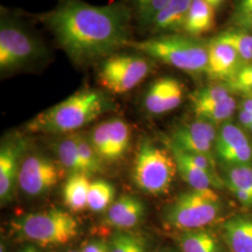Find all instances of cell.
<instances>
[{"label": "cell", "instance_id": "cell-38", "mask_svg": "<svg viewBox=\"0 0 252 252\" xmlns=\"http://www.w3.org/2000/svg\"><path fill=\"white\" fill-rule=\"evenodd\" d=\"M81 252H81H79V251H68V252Z\"/></svg>", "mask_w": 252, "mask_h": 252}, {"label": "cell", "instance_id": "cell-26", "mask_svg": "<svg viewBox=\"0 0 252 252\" xmlns=\"http://www.w3.org/2000/svg\"><path fill=\"white\" fill-rule=\"evenodd\" d=\"M214 36L217 39L232 46L239 54L244 65L252 63V32L230 27Z\"/></svg>", "mask_w": 252, "mask_h": 252}, {"label": "cell", "instance_id": "cell-10", "mask_svg": "<svg viewBox=\"0 0 252 252\" xmlns=\"http://www.w3.org/2000/svg\"><path fill=\"white\" fill-rule=\"evenodd\" d=\"M62 178V169L52 159L33 154L26 158L20 167L18 184L30 197H39L49 192Z\"/></svg>", "mask_w": 252, "mask_h": 252}, {"label": "cell", "instance_id": "cell-30", "mask_svg": "<svg viewBox=\"0 0 252 252\" xmlns=\"http://www.w3.org/2000/svg\"><path fill=\"white\" fill-rule=\"evenodd\" d=\"M231 27L252 32V0H234Z\"/></svg>", "mask_w": 252, "mask_h": 252}, {"label": "cell", "instance_id": "cell-24", "mask_svg": "<svg viewBox=\"0 0 252 252\" xmlns=\"http://www.w3.org/2000/svg\"><path fill=\"white\" fill-rule=\"evenodd\" d=\"M132 11L135 28L146 34L154 20L171 0H126Z\"/></svg>", "mask_w": 252, "mask_h": 252}, {"label": "cell", "instance_id": "cell-27", "mask_svg": "<svg viewBox=\"0 0 252 252\" xmlns=\"http://www.w3.org/2000/svg\"><path fill=\"white\" fill-rule=\"evenodd\" d=\"M115 198V188L107 180L91 182L88 193V208L92 212L100 213L107 210Z\"/></svg>", "mask_w": 252, "mask_h": 252}, {"label": "cell", "instance_id": "cell-19", "mask_svg": "<svg viewBox=\"0 0 252 252\" xmlns=\"http://www.w3.org/2000/svg\"><path fill=\"white\" fill-rule=\"evenodd\" d=\"M193 0H171L148 29V36L182 33L184 22Z\"/></svg>", "mask_w": 252, "mask_h": 252}, {"label": "cell", "instance_id": "cell-15", "mask_svg": "<svg viewBox=\"0 0 252 252\" xmlns=\"http://www.w3.org/2000/svg\"><path fill=\"white\" fill-rule=\"evenodd\" d=\"M25 140L17 138L6 141L0 150V200L2 205L10 202L18 183L20 160L26 151Z\"/></svg>", "mask_w": 252, "mask_h": 252}, {"label": "cell", "instance_id": "cell-3", "mask_svg": "<svg viewBox=\"0 0 252 252\" xmlns=\"http://www.w3.org/2000/svg\"><path fill=\"white\" fill-rule=\"evenodd\" d=\"M115 107L107 92L84 87L32 118L25 129L36 134H73Z\"/></svg>", "mask_w": 252, "mask_h": 252}, {"label": "cell", "instance_id": "cell-22", "mask_svg": "<svg viewBox=\"0 0 252 252\" xmlns=\"http://www.w3.org/2000/svg\"><path fill=\"white\" fill-rule=\"evenodd\" d=\"M215 9L206 0H193L184 22L182 33L202 37L215 27Z\"/></svg>", "mask_w": 252, "mask_h": 252}, {"label": "cell", "instance_id": "cell-31", "mask_svg": "<svg viewBox=\"0 0 252 252\" xmlns=\"http://www.w3.org/2000/svg\"><path fill=\"white\" fill-rule=\"evenodd\" d=\"M225 84L234 94L252 95V63L243 65Z\"/></svg>", "mask_w": 252, "mask_h": 252}, {"label": "cell", "instance_id": "cell-12", "mask_svg": "<svg viewBox=\"0 0 252 252\" xmlns=\"http://www.w3.org/2000/svg\"><path fill=\"white\" fill-rule=\"evenodd\" d=\"M219 126L202 119L177 126L166 143L184 153H199L209 157L215 156V142Z\"/></svg>", "mask_w": 252, "mask_h": 252}, {"label": "cell", "instance_id": "cell-23", "mask_svg": "<svg viewBox=\"0 0 252 252\" xmlns=\"http://www.w3.org/2000/svg\"><path fill=\"white\" fill-rule=\"evenodd\" d=\"M90 185L89 176L85 174L70 175L63 186L64 205L75 212H80L87 208Z\"/></svg>", "mask_w": 252, "mask_h": 252}, {"label": "cell", "instance_id": "cell-8", "mask_svg": "<svg viewBox=\"0 0 252 252\" xmlns=\"http://www.w3.org/2000/svg\"><path fill=\"white\" fill-rule=\"evenodd\" d=\"M177 173V163L168 148H160L148 138L140 142L132 170L137 189L152 195L166 193Z\"/></svg>", "mask_w": 252, "mask_h": 252}, {"label": "cell", "instance_id": "cell-36", "mask_svg": "<svg viewBox=\"0 0 252 252\" xmlns=\"http://www.w3.org/2000/svg\"><path fill=\"white\" fill-rule=\"evenodd\" d=\"M180 252V251L179 252H176L175 250H172V249H169V248H164V249H162V250H159L158 252Z\"/></svg>", "mask_w": 252, "mask_h": 252}, {"label": "cell", "instance_id": "cell-37", "mask_svg": "<svg viewBox=\"0 0 252 252\" xmlns=\"http://www.w3.org/2000/svg\"><path fill=\"white\" fill-rule=\"evenodd\" d=\"M248 134H250V135H252V126H251V127H250V129H249V130H248Z\"/></svg>", "mask_w": 252, "mask_h": 252}, {"label": "cell", "instance_id": "cell-29", "mask_svg": "<svg viewBox=\"0 0 252 252\" xmlns=\"http://www.w3.org/2000/svg\"><path fill=\"white\" fill-rule=\"evenodd\" d=\"M77 144L85 175L90 177L102 173L104 170V162L91 143L89 136L77 133Z\"/></svg>", "mask_w": 252, "mask_h": 252}, {"label": "cell", "instance_id": "cell-32", "mask_svg": "<svg viewBox=\"0 0 252 252\" xmlns=\"http://www.w3.org/2000/svg\"><path fill=\"white\" fill-rule=\"evenodd\" d=\"M238 125L248 133L252 125V95H243L237 105Z\"/></svg>", "mask_w": 252, "mask_h": 252}, {"label": "cell", "instance_id": "cell-9", "mask_svg": "<svg viewBox=\"0 0 252 252\" xmlns=\"http://www.w3.org/2000/svg\"><path fill=\"white\" fill-rule=\"evenodd\" d=\"M89 139L103 162H117L128 152L131 127L123 118H108L93 128Z\"/></svg>", "mask_w": 252, "mask_h": 252}, {"label": "cell", "instance_id": "cell-35", "mask_svg": "<svg viewBox=\"0 0 252 252\" xmlns=\"http://www.w3.org/2000/svg\"><path fill=\"white\" fill-rule=\"evenodd\" d=\"M19 252H40L38 250H36V248H34L33 246H27L26 248H24L22 251Z\"/></svg>", "mask_w": 252, "mask_h": 252}, {"label": "cell", "instance_id": "cell-5", "mask_svg": "<svg viewBox=\"0 0 252 252\" xmlns=\"http://www.w3.org/2000/svg\"><path fill=\"white\" fill-rule=\"evenodd\" d=\"M223 202L215 189H191L180 193L163 208V226L175 233L207 228L223 213Z\"/></svg>", "mask_w": 252, "mask_h": 252}, {"label": "cell", "instance_id": "cell-21", "mask_svg": "<svg viewBox=\"0 0 252 252\" xmlns=\"http://www.w3.org/2000/svg\"><path fill=\"white\" fill-rule=\"evenodd\" d=\"M167 145L171 151L177 163L178 174L182 180H184L191 189H223L224 184L213 179L210 175L200 169L195 164L189 161L179 149L172 145Z\"/></svg>", "mask_w": 252, "mask_h": 252}, {"label": "cell", "instance_id": "cell-18", "mask_svg": "<svg viewBox=\"0 0 252 252\" xmlns=\"http://www.w3.org/2000/svg\"><path fill=\"white\" fill-rule=\"evenodd\" d=\"M220 234L230 252H252V214L230 217L221 223Z\"/></svg>", "mask_w": 252, "mask_h": 252}, {"label": "cell", "instance_id": "cell-6", "mask_svg": "<svg viewBox=\"0 0 252 252\" xmlns=\"http://www.w3.org/2000/svg\"><path fill=\"white\" fill-rule=\"evenodd\" d=\"M151 57L126 48L110 54L95 66L100 89L109 94H125L135 89L157 66Z\"/></svg>", "mask_w": 252, "mask_h": 252}, {"label": "cell", "instance_id": "cell-25", "mask_svg": "<svg viewBox=\"0 0 252 252\" xmlns=\"http://www.w3.org/2000/svg\"><path fill=\"white\" fill-rule=\"evenodd\" d=\"M56 153L60 165L65 171L70 175L85 174L78 150L77 133H73L61 139L56 147Z\"/></svg>", "mask_w": 252, "mask_h": 252}, {"label": "cell", "instance_id": "cell-13", "mask_svg": "<svg viewBox=\"0 0 252 252\" xmlns=\"http://www.w3.org/2000/svg\"><path fill=\"white\" fill-rule=\"evenodd\" d=\"M184 95L185 86L182 81L172 76H162L147 86L141 107L149 115L161 116L179 108Z\"/></svg>", "mask_w": 252, "mask_h": 252}, {"label": "cell", "instance_id": "cell-14", "mask_svg": "<svg viewBox=\"0 0 252 252\" xmlns=\"http://www.w3.org/2000/svg\"><path fill=\"white\" fill-rule=\"evenodd\" d=\"M243 65L239 54L232 46L217 39L215 36L208 39V63L206 76L210 81L225 83Z\"/></svg>", "mask_w": 252, "mask_h": 252}, {"label": "cell", "instance_id": "cell-28", "mask_svg": "<svg viewBox=\"0 0 252 252\" xmlns=\"http://www.w3.org/2000/svg\"><path fill=\"white\" fill-rule=\"evenodd\" d=\"M109 252H147L148 241L141 234L118 231L108 242Z\"/></svg>", "mask_w": 252, "mask_h": 252}, {"label": "cell", "instance_id": "cell-1", "mask_svg": "<svg viewBox=\"0 0 252 252\" xmlns=\"http://www.w3.org/2000/svg\"><path fill=\"white\" fill-rule=\"evenodd\" d=\"M29 14L80 68L96 65L135 38L134 18L126 0L103 6L83 0H57L53 9Z\"/></svg>", "mask_w": 252, "mask_h": 252}, {"label": "cell", "instance_id": "cell-34", "mask_svg": "<svg viewBox=\"0 0 252 252\" xmlns=\"http://www.w3.org/2000/svg\"><path fill=\"white\" fill-rule=\"evenodd\" d=\"M206 1L216 10V9H220L225 4L227 0H206Z\"/></svg>", "mask_w": 252, "mask_h": 252}, {"label": "cell", "instance_id": "cell-33", "mask_svg": "<svg viewBox=\"0 0 252 252\" xmlns=\"http://www.w3.org/2000/svg\"><path fill=\"white\" fill-rule=\"evenodd\" d=\"M81 252H109L108 245L102 240H91L84 244Z\"/></svg>", "mask_w": 252, "mask_h": 252}, {"label": "cell", "instance_id": "cell-2", "mask_svg": "<svg viewBox=\"0 0 252 252\" xmlns=\"http://www.w3.org/2000/svg\"><path fill=\"white\" fill-rule=\"evenodd\" d=\"M36 25L29 12L0 7L2 77L41 69L54 60V51Z\"/></svg>", "mask_w": 252, "mask_h": 252}, {"label": "cell", "instance_id": "cell-4", "mask_svg": "<svg viewBox=\"0 0 252 252\" xmlns=\"http://www.w3.org/2000/svg\"><path fill=\"white\" fill-rule=\"evenodd\" d=\"M126 48L151 57L157 63L173 66L191 76L207 73L208 39L185 33H169L130 40Z\"/></svg>", "mask_w": 252, "mask_h": 252}, {"label": "cell", "instance_id": "cell-11", "mask_svg": "<svg viewBox=\"0 0 252 252\" xmlns=\"http://www.w3.org/2000/svg\"><path fill=\"white\" fill-rule=\"evenodd\" d=\"M215 156L221 167L252 164V143L238 124L228 121L219 126Z\"/></svg>", "mask_w": 252, "mask_h": 252}, {"label": "cell", "instance_id": "cell-16", "mask_svg": "<svg viewBox=\"0 0 252 252\" xmlns=\"http://www.w3.org/2000/svg\"><path fill=\"white\" fill-rule=\"evenodd\" d=\"M146 207L141 199L123 195L107 209L105 221L119 231H128L138 225L144 219Z\"/></svg>", "mask_w": 252, "mask_h": 252}, {"label": "cell", "instance_id": "cell-17", "mask_svg": "<svg viewBox=\"0 0 252 252\" xmlns=\"http://www.w3.org/2000/svg\"><path fill=\"white\" fill-rule=\"evenodd\" d=\"M174 240L180 252H230L220 233L208 228L177 232Z\"/></svg>", "mask_w": 252, "mask_h": 252}, {"label": "cell", "instance_id": "cell-20", "mask_svg": "<svg viewBox=\"0 0 252 252\" xmlns=\"http://www.w3.org/2000/svg\"><path fill=\"white\" fill-rule=\"evenodd\" d=\"M221 179L238 203L245 208H252V164L221 167Z\"/></svg>", "mask_w": 252, "mask_h": 252}, {"label": "cell", "instance_id": "cell-7", "mask_svg": "<svg viewBox=\"0 0 252 252\" xmlns=\"http://www.w3.org/2000/svg\"><path fill=\"white\" fill-rule=\"evenodd\" d=\"M10 227L18 237L42 247L69 243L79 233L76 219L57 207L18 217Z\"/></svg>", "mask_w": 252, "mask_h": 252}]
</instances>
